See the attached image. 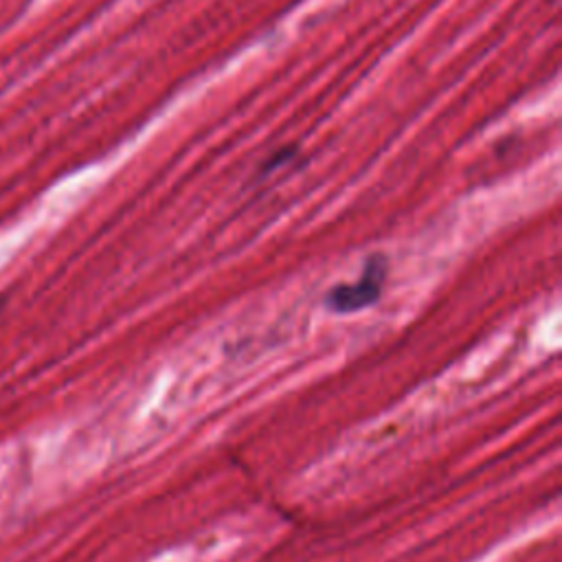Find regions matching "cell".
<instances>
[{
	"label": "cell",
	"instance_id": "cell-1",
	"mask_svg": "<svg viewBox=\"0 0 562 562\" xmlns=\"http://www.w3.org/2000/svg\"><path fill=\"white\" fill-rule=\"evenodd\" d=\"M384 279H386V259L382 255H373L367 259L358 281L340 283L325 294V305L338 314L364 310L382 296Z\"/></svg>",
	"mask_w": 562,
	"mask_h": 562
},
{
	"label": "cell",
	"instance_id": "cell-2",
	"mask_svg": "<svg viewBox=\"0 0 562 562\" xmlns=\"http://www.w3.org/2000/svg\"><path fill=\"white\" fill-rule=\"evenodd\" d=\"M0 312H2V305H0Z\"/></svg>",
	"mask_w": 562,
	"mask_h": 562
}]
</instances>
